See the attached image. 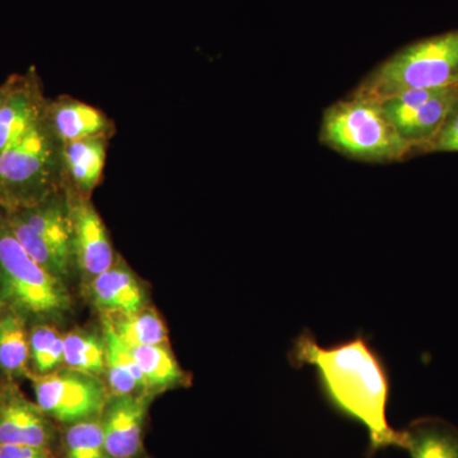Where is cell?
<instances>
[{"label": "cell", "mask_w": 458, "mask_h": 458, "mask_svg": "<svg viewBox=\"0 0 458 458\" xmlns=\"http://www.w3.org/2000/svg\"><path fill=\"white\" fill-rule=\"evenodd\" d=\"M107 318V316H105ZM114 330L131 348L146 345H165L167 328L155 310L144 309L131 316L107 318Z\"/></svg>", "instance_id": "603a6c76"}, {"label": "cell", "mask_w": 458, "mask_h": 458, "mask_svg": "<svg viewBox=\"0 0 458 458\" xmlns=\"http://www.w3.org/2000/svg\"><path fill=\"white\" fill-rule=\"evenodd\" d=\"M38 81L11 78L9 89L0 104V153L25 137L47 111Z\"/></svg>", "instance_id": "30bf717a"}, {"label": "cell", "mask_w": 458, "mask_h": 458, "mask_svg": "<svg viewBox=\"0 0 458 458\" xmlns=\"http://www.w3.org/2000/svg\"><path fill=\"white\" fill-rule=\"evenodd\" d=\"M0 458H60L56 452L31 445H0Z\"/></svg>", "instance_id": "4316f807"}, {"label": "cell", "mask_w": 458, "mask_h": 458, "mask_svg": "<svg viewBox=\"0 0 458 458\" xmlns=\"http://www.w3.org/2000/svg\"><path fill=\"white\" fill-rule=\"evenodd\" d=\"M458 86V30L410 45L394 54L357 90L377 101L411 89Z\"/></svg>", "instance_id": "5b68a950"}, {"label": "cell", "mask_w": 458, "mask_h": 458, "mask_svg": "<svg viewBox=\"0 0 458 458\" xmlns=\"http://www.w3.org/2000/svg\"><path fill=\"white\" fill-rule=\"evenodd\" d=\"M36 403L56 424L101 417L110 391L99 377L66 369L33 378Z\"/></svg>", "instance_id": "8992f818"}, {"label": "cell", "mask_w": 458, "mask_h": 458, "mask_svg": "<svg viewBox=\"0 0 458 458\" xmlns=\"http://www.w3.org/2000/svg\"><path fill=\"white\" fill-rule=\"evenodd\" d=\"M30 334L27 321L12 311H0V372L29 375Z\"/></svg>", "instance_id": "ac0fdd59"}, {"label": "cell", "mask_w": 458, "mask_h": 458, "mask_svg": "<svg viewBox=\"0 0 458 458\" xmlns=\"http://www.w3.org/2000/svg\"><path fill=\"white\" fill-rule=\"evenodd\" d=\"M16 213L31 225L42 238L50 243L57 255L73 267V233H72L71 201L68 195L57 191L40 203L21 209L7 210Z\"/></svg>", "instance_id": "7c38bea8"}, {"label": "cell", "mask_w": 458, "mask_h": 458, "mask_svg": "<svg viewBox=\"0 0 458 458\" xmlns=\"http://www.w3.org/2000/svg\"><path fill=\"white\" fill-rule=\"evenodd\" d=\"M426 152H458V96L441 131L427 148Z\"/></svg>", "instance_id": "484cf974"}, {"label": "cell", "mask_w": 458, "mask_h": 458, "mask_svg": "<svg viewBox=\"0 0 458 458\" xmlns=\"http://www.w3.org/2000/svg\"><path fill=\"white\" fill-rule=\"evenodd\" d=\"M30 361L38 376L64 363V335L50 325H36L30 333Z\"/></svg>", "instance_id": "cb8c5ba5"}, {"label": "cell", "mask_w": 458, "mask_h": 458, "mask_svg": "<svg viewBox=\"0 0 458 458\" xmlns=\"http://www.w3.org/2000/svg\"><path fill=\"white\" fill-rule=\"evenodd\" d=\"M321 138L327 146L361 161H400L414 150L388 119L381 102L358 92L328 108Z\"/></svg>", "instance_id": "277c9868"}, {"label": "cell", "mask_w": 458, "mask_h": 458, "mask_svg": "<svg viewBox=\"0 0 458 458\" xmlns=\"http://www.w3.org/2000/svg\"><path fill=\"white\" fill-rule=\"evenodd\" d=\"M441 89H443L406 90L379 102L388 119L396 126L397 131H401L410 119L418 113L419 108Z\"/></svg>", "instance_id": "d4e9b609"}, {"label": "cell", "mask_w": 458, "mask_h": 458, "mask_svg": "<svg viewBox=\"0 0 458 458\" xmlns=\"http://www.w3.org/2000/svg\"><path fill=\"white\" fill-rule=\"evenodd\" d=\"M140 458H150V457H148L147 454H143V456H141Z\"/></svg>", "instance_id": "f1b7e54d"}, {"label": "cell", "mask_w": 458, "mask_h": 458, "mask_svg": "<svg viewBox=\"0 0 458 458\" xmlns=\"http://www.w3.org/2000/svg\"><path fill=\"white\" fill-rule=\"evenodd\" d=\"M90 298L107 318L131 316L146 309V294L137 276L120 258L110 269L90 280Z\"/></svg>", "instance_id": "8fae6325"}, {"label": "cell", "mask_w": 458, "mask_h": 458, "mask_svg": "<svg viewBox=\"0 0 458 458\" xmlns=\"http://www.w3.org/2000/svg\"><path fill=\"white\" fill-rule=\"evenodd\" d=\"M403 433L410 458H458V429L443 419H417Z\"/></svg>", "instance_id": "2e32d148"}, {"label": "cell", "mask_w": 458, "mask_h": 458, "mask_svg": "<svg viewBox=\"0 0 458 458\" xmlns=\"http://www.w3.org/2000/svg\"><path fill=\"white\" fill-rule=\"evenodd\" d=\"M69 201L75 265L92 280L110 269L116 256L107 229L89 199L78 195Z\"/></svg>", "instance_id": "9c48e42d"}, {"label": "cell", "mask_w": 458, "mask_h": 458, "mask_svg": "<svg viewBox=\"0 0 458 458\" xmlns=\"http://www.w3.org/2000/svg\"><path fill=\"white\" fill-rule=\"evenodd\" d=\"M288 358L294 369L313 367L327 405L364 427L369 433V457L386 448L405 450V433L388 423L390 375L369 337L357 334L324 348L306 328L295 337Z\"/></svg>", "instance_id": "6da1fadb"}, {"label": "cell", "mask_w": 458, "mask_h": 458, "mask_svg": "<svg viewBox=\"0 0 458 458\" xmlns=\"http://www.w3.org/2000/svg\"><path fill=\"white\" fill-rule=\"evenodd\" d=\"M149 394L108 397L101 414L105 443L110 458H140L144 452Z\"/></svg>", "instance_id": "ba28073f"}, {"label": "cell", "mask_w": 458, "mask_h": 458, "mask_svg": "<svg viewBox=\"0 0 458 458\" xmlns=\"http://www.w3.org/2000/svg\"><path fill=\"white\" fill-rule=\"evenodd\" d=\"M71 307L66 283L32 260L0 208V311L17 313L29 324L62 318Z\"/></svg>", "instance_id": "7a4b0ae2"}, {"label": "cell", "mask_w": 458, "mask_h": 458, "mask_svg": "<svg viewBox=\"0 0 458 458\" xmlns=\"http://www.w3.org/2000/svg\"><path fill=\"white\" fill-rule=\"evenodd\" d=\"M63 179L62 144L47 117L0 153V208L31 207L55 194Z\"/></svg>", "instance_id": "3957f363"}, {"label": "cell", "mask_w": 458, "mask_h": 458, "mask_svg": "<svg viewBox=\"0 0 458 458\" xmlns=\"http://www.w3.org/2000/svg\"><path fill=\"white\" fill-rule=\"evenodd\" d=\"M59 451L60 458H110L101 417L63 426Z\"/></svg>", "instance_id": "ffe728a7"}, {"label": "cell", "mask_w": 458, "mask_h": 458, "mask_svg": "<svg viewBox=\"0 0 458 458\" xmlns=\"http://www.w3.org/2000/svg\"><path fill=\"white\" fill-rule=\"evenodd\" d=\"M135 360L146 379L148 394L182 384L185 373L180 369L176 358L165 345H146L131 348Z\"/></svg>", "instance_id": "d6986e66"}, {"label": "cell", "mask_w": 458, "mask_h": 458, "mask_svg": "<svg viewBox=\"0 0 458 458\" xmlns=\"http://www.w3.org/2000/svg\"><path fill=\"white\" fill-rule=\"evenodd\" d=\"M45 117L62 146L72 141L106 135L110 120L98 108L75 99H59L47 105Z\"/></svg>", "instance_id": "4fadbf2b"}, {"label": "cell", "mask_w": 458, "mask_h": 458, "mask_svg": "<svg viewBox=\"0 0 458 458\" xmlns=\"http://www.w3.org/2000/svg\"><path fill=\"white\" fill-rule=\"evenodd\" d=\"M59 439L55 421L38 403L27 400L16 388L0 391V445H31L57 454Z\"/></svg>", "instance_id": "52a82bcc"}, {"label": "cell", "mask_w": 458, "mask_h": 458, "mask_svg": "<svg viewBox=\"0 0 458 458\" xmlns=\"http://www.w3.org/2000/svg\"><path fill=\"white\" fill-rule=\"evenodd\" d=\"M4 212L14 237L17 238L21 246L25 249L27 254L31 256L32 260L38 262L51 276L62 280V282H68L69 276L72 273L71 265L66 264L57 255L50 243L45 238H42L31 225H27L22 218H20L16 213L7 212V210H4Z\"/></svg>", "instance_id": "44dd1931"}, {"label": "cell", "mask_w": 458, "mask_h": 458, "mask_svg": "<svg viewBox=\"0 0 458 458\" xmlns=\"http://www.w3.org/2000/svg\"><path fill=\"white\" fill-rule=\"evenodd\" d=\"M64 364L68 369L99 377L106 369V348L104 336L84 330L64 335Z\"/></svg>", "instance_id": "7402d4cb"}, {"label": "cell", "mask_w": 458, "mask_h": 458, "mask_svg": "<svg viewBox=\"0 0 458 458\" xmlns=\"http://www.w3.org/2000/svg\"><path fill=\"white\" fill-rule=\"evenodd\" d=\"M457 96L458 86L438 90L419 108L418 113L403 126L400 134L414 147V149L427 150L441 131Z\"/></svg>", "instance_id": "e0dca14e"}, {"label": "cell", "mask_w": 458, "mask_h": 458, "mask_svg": "<svg viewBox=\"0 0 458 458\" xmlns=\"http://www.w3.org/2000/svg\"><path fill=\"white\" fill-rule=\"evenodd\" d=\"M106 150V135L62 146L63 177L71 181L81 197L90 194L101 181Z\"/></svg>", "instance_id": "5bb4252c"}, {"label": "cell", "mask_w": 458, "mask_h": 458, "mask_svg": "<svg viewBox=\"0 0 458 458\" xmlns=\"http://www.w3.org/2000/svg\"><path fill=\"white\" fill-rule=\"evenodd\" d=\"M104 340L106 348L105 375L107 377L110 396L149 394L146 379L131 346L120 339L107 318H104Z\"/></svg>", "instance_id": "9a60e30c"}, {"label": "cell", "mask_w": 458, "mask_h": 458, "mask_svg": "<svg viewBox=\"0 0 458 458\" xmlns=\"http://www.w3.org/2000/svg\"><path fill=\"white\" fill-rule=\"evenodd\" d=\"M9 84H11V80H8L7 82L0 86V104H2V101L3 99H4L5 95H7Z\"/></svg>", "instance_id": "83f0119b"}]
</instances>
